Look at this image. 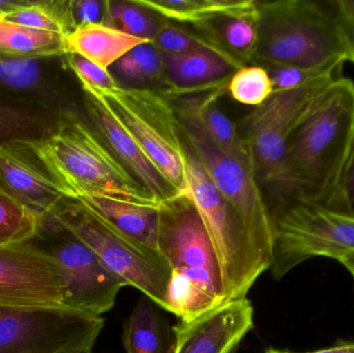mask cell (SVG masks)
<instances>
[{
  "label": "cell",
  "mask_w": 354,
  "mask_h": 353,
  "mask_svg": "<svg viewBox=\"0 0 354 353\" xmlns=\"http://www.w3.org/2000/svg\"><path fill=\"white\" fill-rule=\"evenodd\" d=\"M25 142L68 198L102 194L145 207H161L162 201L135 180L91 126L72 112H60L55 124L41 137Z\"/></svg>",
  "instance_id": "obj_1"
},
{
  "label": "cell",
  "mask_w": 354,
  "mask_h": 353,
  "mask_svg": "<svg viewBox=\"0 0 354 353\" xmlns=\"http://www.w3.org/2000/svg\"><path fill=\"white\" fill-rule=\"evenodd\" d=\"M354 137V81L338 76L295 128L287 151L297 200L324 204Z\"/></svg>",
  "instance_id": "obj_2"
},
{
  "label": "cell",
  "mask_w": 354,
  "mask_h": 353,
  "mask_svg": "<svg viewBox=\"0 0 354 353\" xmlns=\"http://www.w3.org/2000/svg\"><path fill=\"white\" fill-rule=\"evenodd\" d=\"M254 57L266 66L342 68L348 58L333 1L260 2Z\"/></svg>",
  "instance_id": "obj_3"
},
{
  "label": "cell",
  "mask_w": 354,
  "mask_h": 353,
  "mask_svg": "<svg viewBox=\"0 0 354 353\" xmlns=\"http://www.w3.org/2000/svg\"><path fill=\"white\" fill-rule=\"evenodd\" d=\"M337 77H324L297 88L274 91L241 120V135L256 178L276 203L272 216L297 201L287 162L289 141L306 114Z\"/></svg>",
  "instance_id": "obj_4"
},
{
  "label": "cell",
  "mask_w": 354,
  "mask_h": 353,
  "mask_svg": "<svg viewBox=\"0 0 354 353\" xmlns=\"http://www.w3.org/2000/svg\"><path fill=\"white\" fill-rule=\"evenodd\" d=\"M50 213L86 244L116 277L168 311L172 271L159 252L129 238L76 199L64 197Z\"/></svg>",
  "instance_id": "obj_5"
},
{
  "label": "cell",
  "mask_w": 354,
  "mask_h": 353,
  "mask_svg": "<svg viewBox=\"0 0 354 353\" xmlns=\"http://www.w3.org/2000/svg\"><path fill=\"white\" fill-rule=\"evenodd\" d=\"M82 89L93 91L105 101L177 195H185L187 145L183 142L180 120L169 97L149 87L118 85L107 90Z\"/></svg>",
  "instance_id": "obj_6"
},
{
  "label": "cell",
  "mask_w": 354,
  "mask_h": 353,
  "mask_svg": "<svg viewBox=\"0 0 354 353\" xmlns=\"http://www.w3.org/2000/svg\"><path fill=\"white\" fill-rule=\"evenodd\" d=\"M29 242L55 263L62 306L103 316L113 308L118 292L128 286L50 211L39 218Z\"/></svg>",
  "instance_id": "obj_7"
},
{
  "label": "cell",
  "mask_w": 354,
  "mask_h": 353,
  "mask_svg": "<svg viewBox=\"0 0 354 353\" xmlns=\"http://www.w3.org/2000/svg\"><path fill=\"white\" fill-rule=\"evenodd\" d=\"M185 182V195L195 205L220 261L225 302L247 298L258 278L270 267L254 250L220 191L187 145Z\"/></svg>",
  "instance_id": "obj_8"
},
{
  "label": "cell",
  "mask_w": 354,
  "mask_h": 353,
  "mask_svg": "<svg viewBox=\"0 0 354 353\" xmlns=\"http://www.w3.org/2000/svg\"><path fill=\"white\" fill-rule=\"evenodd\" d=\"M274 250L270 271L281 280L315 257L354 260V216L297 200L272 215Z\"/></svg>",
  "instance_id": "obj_9"
},
{
  "label": "cell",
  "mask_w": 354,
  "mask_h": 353,
  "mask_svg": "<svg viewBox=\"0 0 354 353\" xmlns=\"http://www.w3.org/2000/svg\"><path fill=\"white\" fill-rule=\"evenodd\" d=\"M104 325L64 306H0V353H93Z\"/></svg>",
  "instance_id": "obj_10"
},
{
  "label": "cell",
  "mask_w": 354,
  "mask_h": 353,
  "mask_svg": "<svg viewBox=\"0 0 354 353\" xmlns=\"http://www.w3.org/2000/svg\"><path fill=\"white\" fill-rule=\"evenodd\" d=\"M181 128L187 146L205 168L254 250L270 269L274 223L253 166L223 153L194 128L183 124Z\"/></svg>",
  "instance_id": "obj_11"
},
{
  "label": "cell",
  "mask_w": 354,
  "mask_h": 353,
  "mask_svg": "<svg viewBox=\"0 0 354 353\" xmlns=\"http://www.w3.org/2000/svg\"><path fill=\"white\" fill-rule=\"evenodd\" d=\"M158 252L174 273L225 303L222 269L209 234L187 195L163 201L159 209Z\"/></svg>",
  "instance_id": "obj_12"
},
{
  "label": "cell",
  "mask_w": 354,
  "mask_h": 353,
  "mask_svg": "<svg viewBox=\"0 0 354 353\" xmlns=\"http://www.w3.org/2000/svg\"><path fill=\"white\" fill-rule=\"evenodd\" d=\"M0 306H62L55 263L29 240L0 247Z\"/></svg>",
  "instance_id": "obj_13"
},
{
  "label": "cell",
  "mask_w": 354,
  "mask_h": 353,
  "mask_svg": "<svg viewBox=\"0 0 354 353\" xmlns=\"http://www.w3.org/2000/svg\"><path fill=\"white\" fill-rule=\"evenodd\" d=\"M254 329V307L248 298L223 303L174 325L171 353H234Z\"/></svg>",
  "instance_id": "obj_14"
},
{
  "label": "cell",
  "mask_w": 354,
  "mask_h": 353,
  "mask_svg": "<svg viewBox=\"0 0 354 353\" xmlns=\"http://www.w3.org/2000/svg\"><path fill=\"white\" fill-rule=\"evenodd\" d=\"M91 128L135 180L159 201L178 196L134 137L120 124L107 104L93 91L83 89Z\"/></svg>",
  "instance_id": "obj_15"
},
{
  "label": "cell",
  "mask_w": 354,
  "mask_h": 353,
  "mask_svg": "<svg viewBox=\"0 0 354 353\" xmlns=\"http://www.w3.org/2000/svg\"><path fill=\"white\" fill-rule=\"evenodd\" d=\"M0 186L39 217L66 197L25 140L0 144Z\"/></svg>",
  "instance_id": "obj_16"
},
{
  "label": "cell",
  "mask_w": 354,
  "mask_h": 353,
  "mask_svg": "<svg viewBox=\"0 0 354 353\" xmlns=\"http://www.w3.org/2000/svg\"><path fill=\"white\" fill-rule=\"evenodd\" d=\"M218 91L216 95L181 99L176 107L179 120L183 126L199 132L223 153L253 166L241 133L216 107Z\"/></svg>",
  "instance_id": "obj_17"
},
{
  "label": "cell",
  "mask_w": 354,
  "mask_h": 353,
  "mask_svg": "<svg viewBox=\"0 0 354 353\" xmlns=\"http://www.w3.org/2000/svg\"><path fill=\"white\" fill-rule=\"evenodd\" d=\"M73 199L80 201L129 238L158 252L160 207L135 204L102 194Z\"/></svg>",
  "instance_id": "obj_18"
},
{
  "label": "cell",
  "mask_w": 354,
  "mask_h": 353,
  "mask_svg": "<svg viewBox=\"0 0 354 353\" xmlns=\"http://www.w3.org/2000/svg\"><path fill=\"white\" fill-rule=\"evenodd\" d=\"M147 41H149L107 25L86 24L77 27L66 35V51L79 54L100 68L109 70L120 58Z\"/></svg>",
  "instance_id": "obj_19"
},
{
  "label": "cell",
  "mask_w": 354,
  "mask_h": 353,
  "mask_svg": "<svg viewBox=\"0 0 354 353\" xmlns=\"http://www.w3.org/2000/svg\"><path fill=\"white\" fill-rule=\"evenodd\" d=\"M41 102L0 85V144L41 137L57 120Z\"/></svg>",
  "instance_id": "obj_20"
},
{
  "label": "cell",
  "mask_w": 354,
  "mask_h": 353,
  "mask_svg": "<svg viewBox=\"0 0 354 353\" xmlns=\"http://www.w3.org/2000/svg\"><path fill=\"white\" fill-rule=\"evenodd\" d=\"M166 77L176 88H193L214 82L237 68V60L228 52L203 49L171 55L161 54Z\"/></svg>",
  "instance_id": "obj_21"
},
{
  "label": "cell",
  "mask_w": 354,
  "mask_h": 353,
  "mask_svg": "<svg viewBox=\"0 0 354 353\" xmlns=\"http://www.w3.org/2000/svg\"><path fill=\"white\" fill-rule=\"evenodd\" d=\"M149 12L174 22L207 24L257 10L251 0H132Z\"/></svg>",
  "instance_id": "obj_22"
},
{
  "label": "cell",
  "mask_w": 354,
  "mask_h": 353,
  "mask_svg": "<svg viewBox=\"0 0 354 353\" xmlns=\"http://www.w3.org/2000/svg\"><path fill=\"white\" fill-rule=\"evenodd\" d=\"M66 37L0 19V58L35 60L66 55Z\"/></svg>",
  "instance_id": "obj_23"
},
{
  "label": "cell",
  "mask_w": 354,
  "mask_h": 353,
  "mask_svg": "<svg viewBox=\"0 0 354 353\" xmlns=\"http://www.w3.org/2000/svg\"><path fill=\"white\" fill-rule=\"evenodd\" d=\"M156 306L145 296L133 309L122 333L127 353H171L165 323Z\"/></svg>",
  "instance_id": "obj_24"
},
{
  "label": "cell",
  "mask_w": 354,
  "mask_h": 353,
  "mask_svg": "<svg viewBox=\"0 0 354 353\" xmlns=\"http://www.w3.org/2000/svg\"><path fill=\"white\" fill-rule=\"evenodd\" d=\"M72 6L73 0H27L24 6L0 19L66 37L76 29Z\"/></svg>",
  "instance_id": "obj_25"
},
{
  "label": "cell",
  "mask_w": 354,
  "mask_h": 353,
  "mask_svg": "<svg viewBox=\"0 0 354 353\" xmlns=\"http://www.w3.org/2000/svg\"><path fill=\"white\" fill-rule=\"evenodd\" d=\"M109 72L124 87L143 88L166 76L161 53L151 41L141 44L118 60Z\"/></svg>",
  "instance_id": "obj_26"
},
{
  "label": "cell",
  "mask_w": 354,
  "mask_h": 353,
  "mask_svg": "<svg viewBox=\"0 0 354 353\" xmlns=\"http://www.w3.org/2000/svg\"><path fill=\"white\" fill-rule=\"evenodd\" d=\"M39 216L0 189V247L21 244L35 236Z\"/></svg>",
  "instance_id": "obj_27"
},
{
  "label": "cell",
  "mask_w": 354,
  "mask_h": 353,
  "mask_svg": "<svg viewBox=\"0 0 354 353\" xmlns=\"http://www.w3.org/2000/svg\"><path fill=\"white\" fill-rule=\"evenodd\" d=\"M103 24L149 41H153L161 27L149 14V10L132 0L106 1Z\"/></svg>",
  "instance_id": "obj_28"
},
{
  "label": "cell",
  "mask_w": 354,
  "mask_h": 353,
  "mask_svg": "<svg viewBox=\"0 0 354 353\" xmlns=\"http://www.w3.org/2000/svg\"><path fill=\"white\" fill-rule=\"evenodd\" d=\"M228 89L235 101L253 107L261 105L274 93L268 70L259 66L237 70L229 80Z\"/></svg>",
  "instance_id": "obj_29"
},
{
  "label": "cell",
  "mask_w": 354,
  "mask_h": 353,
  "mask_svg": "<svg viewBox=\"0 0 354 353\" xmlns=\"http://www.w3.org/2000/svg\"><path fill=\"white\" fill-rule=\"evenodd\" d=\"M222 20L221 37L229 49L241 55L254 57L259 32V3L254 12Z\"/></svg>",
  "instance_id": "obj_30"
},
{
  "label": "cell",
  "mask_w": 354,
  "mask_h": 353,
  "mask_svg": "<svg viewBox=\"0 0 354 353\" xmlns=\"http://www.w3.org/2000/svg\"><path fill=\"white\" fill-rule=\"evenodd\" d=\"M151 43L160 53L171 54V55H178V54L189 53V52L203 49L226 52L220 50L218 46L210 43L208 39L196 37L192 33L169 24L160 27L159 31Z\"/></svg>",
  "instance_id": "obj_31"
},
{
  "label": "cell",
  "mask_w": 354,
  "mask_h": 353,
  "mask_svg": "<svg viewBox=\"0 0 354 353\" xmlns=\"http://www.w3.org/2000/svg\"><path fill=\"white\" fill-rule=\"evenodd\" d=\"M274 91L297 88L324 77L336 76L341 68H301L293 66H266Z\"/></svg>",
  "instance_id": "obj_32"
},
{
  "label": "cell",
  "mask_w": 354,
  "mask_h": 353,
  "mask_svg": "<svg viewBox=\"0 0 354 353\" xmlns=\"http://www.w3.org/2000/svg\"><path fill=\"white\" fill-rule=\"evenodd\" d=\"M322 205L354 216V137L338 182Z\"/></svg>",
  "instance_id": "obj_33"
},
{
  "label": "cell",
  "mask_w": 354,
  "mask_h": 353,
  "mask_svg": "<svg viewBox=\"0 0 354 353\" xmlns=\"http://www.w3.org/2000/svg\"><path fill=\"white\" fill-rule=\"evenodd\" d=\"M64 56L66 64L78 77L82 87L107 90L120 85L109 70L100 68L83 56L76 53H66Z\"/></svg>",
  "instance_id": "obj_34"
},
{
  "label": "cell",
  "mask_w": 354,
  "mask_h": 353,
  "mask_svg": "<svg viewBox=\"0 0 354 353\" xmlns=\"http://www.w3.org/2000/svg\"><path fill=\"white\" fill-rule=\"evenodd\" d=\"M39 79V70L32 60H8L0 58V85L19 90L32 87Z\"/></svg>",
  "instance_id": "obj_35"
},
{
  "label": "cell",
  "mask_w": 354,
  "mask_h": 353,
  "mask_svg": "<svg viewBox=\"0 0 354 353\" xmlns=\"http://www.w3.org/2000/svg\"><path fill=\"white\" fill-rule=\"evenodd\" d=\"M335 15L348 61L354 64V6L351 0H334Z\"/></svg>",
  "instance_id": "obj_36"
},
{
  "label": "cell",
  "mask_w": 354,
  "mask_h": 353,
  "mask_svg": "<svg viewBox=\"0 0 354 353\" xmlns=\"http://www.w3.org/2000/svg\"><path fill=\"white\" fill-rule=\"evenodd\" d=\"M72 8L76 28L86 24H103L106 1L73 0Z\"/></svg>",
  "instance_id": "obj_37"
},
{
  "label": "cell",
  "mask_w": 354,
  "mask_h": 353,
  "mask_svg": "<svg viewBox=\"0 0 354 353\" xmlns=\"http://www.w3.org/2000/svg\"><path fill=\"white\" fill-rule=\"evenodd\" d=\"M264 353H354V341H340L335 343L330 347L322 348V350H312V352H292L289 350H281V348L270 347Z\"/></svg>",
  "instance_id": "obj_38"
},
{
  "label": "cell",
  "mask_w": 354,
  "mask_h": 353,
  "mask_svg": "<svg viewBox=\"0 0 354 353\" xmlns=\"http://www.w3.org/2000/svg\"><path fill=\"white\" fill-rule=\"evenodd\" d=\"M342 265H344L348 271H354V260L343 261Z\"/></svg>",
  "instance_id": "obj_39"
},
{
  "label": "cell",
  "mask_w": 354,
  "mask_h": 353,
  "mask_svg": "<svg viewBox=\"0 0 354 353\" xmlns=\"http://www.w3.org/2000/svg\"><path fill=\"white\" fill-rule=\"evenodd\" d=\"M349 273L351 274V276H353V280H354V271H348Z\"/></svg>",
  "instance_id": "obj_40"
},
{
  "label": "cell",
  "mask_w": 354,
  "mask_h": 353,
  "mask_svg": "<svg viewBox=\"0 0 354 353\" xmlns=\"http://www.w3.org/2000/svg\"><path fill=\"white\" fill-rule=\"evenodd\" d=\"M351 1H353V6H354V0H351Z\"/></svg>",
  "instance_id": "obj_41"
},
{
  "label": "cell",
  "mask_w": 354,
  "mask_h": 353,
  "mask_svg": "<svg viewBox=\"0 0 354 353\" xmlns=\"http://www.w3.org/2000/svg\"><path fill=\"white\" fill-rule=\"evenodd\" d=\"M0 189H2V188H1V186H0ZM3 191H4V190H3Z\"/></svg>",
  "instance_id": "obj_42"
}]
</instances>
